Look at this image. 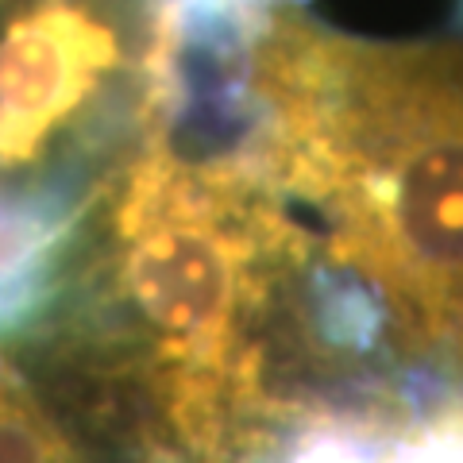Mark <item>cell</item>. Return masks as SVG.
Here are the masks:
<instances>
[{"mask_svg": "<svg viewBox=\"0 0 463 463\" xmlns=\"http://www.w3.org/2000/svg\"><path fill=\"white\" fill-rule=\"evenodd\" d=\"M255 100L267 182L321 213L336 270L410 352L463 367V51L279 16L255 43Z\"/></svg>", "mask_w": 463, "mask_h": 463, "instance_id": "6da1fadb", "label": "cell"}, {"mask_svg": "<svg viewBox=\"0 0 463 463\" xmlns=\"http://www.w3.org/2000/svg\"><path fill=\"white\" fill-rule=\"evenodd\" d=\"M124 294L163 332L174 359V417L201 456H216L255 379L236 321L259 298V259H301L313 243L274 201L255 163H182L166 147L128 170L116 205Z\"/></svg>", "mask_w": 463, "mask_h": 463, "instance_id": "7a4b0ae2", "label": "cell"}, {"mask_svg": "<svg viewBox=\"0 0 463 463\" xmlns=\"http://www.w3.org/2000/svg\"><path fill=\"white\" fill-rule=\"evenodd\" d=\"M105 24L62 0L39 5L0 39V166H24L116 66Z\"/></svg>", "mask_w": 463, "mask_h": 463, "instance_id": "3957f363", "label": "cell"}, {"mask_svg": "<svg viewBox=\"0 0 463 463\" xmlns=\"http://www.w3.org/2000/svg\"><path fill=\"white\" fill-rule=\"evenodd\" d=\"M70 209L58 194H0V332L32 313L51 274Z\"/></svg>", "mask_w": 463, "mask_h": 463, "instance_id": "277c9868", "label": "cell"}]
</instances>
